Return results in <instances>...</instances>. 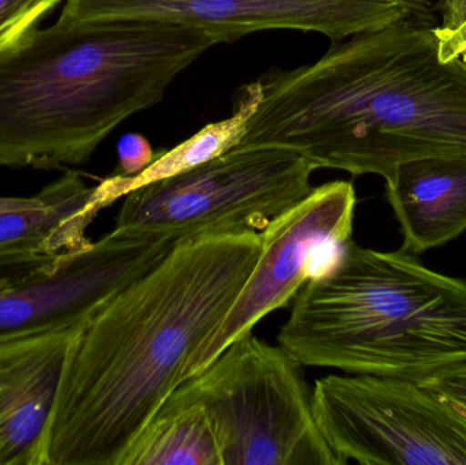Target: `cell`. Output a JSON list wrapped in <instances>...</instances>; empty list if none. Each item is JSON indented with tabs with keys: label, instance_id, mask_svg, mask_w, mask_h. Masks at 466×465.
Segmentation results:
<instances>
[{
	"label": "cell",
	"instance_id": "1",
	"mask_svg": "<svg viewBox=\"0 0 466 465\" xmlns=\"http://www.w3.org/2000/svg\"><path fill=\"white\" fill-rule=\"evenodd\" d=\"M262 232L180 240L76 329L46 465H122L251 275Z\"/></svg>",
	"mask_w": 466,
	"mask_h": 465
},
{
	"label": "cell",
	"instance_id": "2",
	"mask_svg": "<svg viewBox=\"0 0 466 465\" xmlns=\"http://www.w3.org/2000/svg\"><path fill=\"white\" fill-rule=\"evenodd\" d=\"M258 82L238 147H290L317 169L385 180L410 161L466 157V60L441 62L432 22L331 41L317 62Z\"/></svg>",
	"mask_w": 466,
	"mask_h": 465
},
{
	"label": "cell",
	"instance_id": "3",
	"mask_svg": "<svg viewBox=\"0 0 466 465\" xmlns=\"http://www.w3.org/2000/svg\"><path fill=\"white\" fill-rule=\"evenodd\" d=\"M218 43L208 30L153 21L29 30L0 52V166L86 163Z\"/></svg>",
	"mask_w": 466,
	"mask_h": 465
},
{
	"label": "cell",
	"instance_id": "4",
	"mask_svg": "<svg viewBox=\"0 0 466 465\" xmlns=\"http://www.w3.org/2000/svg\"><path fill=\"white\" fill-rule=\"evenodd\" d=\"M279 330L301 366L423 382L466 363V280L410 251L345 243Z\"/></svg>",
	"mask_w": 466,
	"mask_h": 465
},
{
	"label": "cell",
	"instance_id": "5",
	"mask_svg": "<svg viewBox=\"0 0 466 465\" xmlns=\"http://www.w3.org/2000/svg\"><path fill=\"white\" fill-rule=\"evenodd\" d=\"M166 401L205 412L223 465H345L318 426L300 363L252 332Z\"/></svg>",
	"mask_w": 466,
	"mask_h": 465
},
{
	"label": "cell",
	"instance_id": "6",
	"mask_svg": "<svg viewBox=\"0 0 466 465\" xmlns=\"http://www.w3.org/2000/svg\"><path fill=\"white\" fill-rule=\"evenodd\" d=\"M314 164L285 147H236L191 171L125 197L116 226L177 239L262 232L314 190Z\"/></svg>",
	"mask_w": 466,
	"mask_h": 465
},
{
	"label": "cell",
	"instance_id": "7",
	"mask_svg": "<svg viewBox=\"0 0 466 465\" xmlns=\"http://www.w3.org/2000/svg\"><path fill=\"white\" fill-rule=\"evenodd\" d=\"M180 240L115 227L76 250L0 257V343L82 327Z\"/></svg>",
	"mask_w": 466,
	"mask_h": 465
},
{
	"label": "cell",
	"instance_id": "8",
	"mask_svg": "<svg viewBox=\"0 0 466 465\" xmlns=\"http://www.w3.org/2000/svg\"><path fill=\"white\" fill-rule=\"evenodd\" d=\"M311 399L345 464L466 465V415L419 382L330 374L315 381Z\"/></svg>",
	"mask_w": 466,
	"mask_h": 465
},
{
	"label": "cell",
	"instance_id": "9",
	"mask_svg": "<svg viewBox=\"0 0 466 465\" xmlns=\"http://www.w3.org/2000/svg\"><path fill=\"white\" fill-rule=\"evenodd\" d=\"M356 201L352 183L329 182L262 231V251L251 275L226 318L188 358L182 382L252 332L260 319L285 308L311 278L319 254L336 253L352 239Z\"/></svg>",
	"mask_w": 466,
	"mask_h": 465
},
{
	"label": "cell",
	"instance_id": "10",
	"mask_svg": "<svg viewBox=\"0 0 466 465\" xmlns=\"http://www.w3.org/2000/svg\"><path fill=\"white\" fill-rule=\"evenodd\" d=\"M412 10L389 0H66V24L153 21L208 30L232 43L260 30H300L339 41L383 29ZM420 21V19H418Z\"/></svg>",
	"mask_w": 466,
	"mask_h": 465
},
{
	"label": "cell",
	"instance_id": "11",
	"mask_svg": "<svg viewBox=\"0 0 466 465\" xmlns=\"http://www.w3.org/2000/svg\"><path fill=\"white\" fill-rule=\"evenodd\" d=\"M76 329L0 343V465H46V434Z\"/></svg>",
	"mask_w": 466,
	"mask_h": 465
},
{
	"label": "cell",
	"instance_id": "12",
	"mask_svg": "<svg viewBox=\"0 0 466 465\" xmlns=\"http://www.w3.org/2000/svg\"><path fill=\"white\" fill-rule=\"evenodd\" d=\"M111 205L101 182L90 187L76 172L29 198L0 197V257L85 248L86 229Z\"/></svg>",
	"mask_w": 466,
	"mask_h": 465
},
{
	"label": "cell",
	"instance_id": "13",
	"mask_svg": "<svg viewBox=\"0 0 466 465\" xmlns=\"http://www.w3.org/2000/svg\"><path fill=\"white\" fill-rule=\"evenodd\" d=\"M385 182L402 250L418 256L466 231V157L410 161Z\"/></svg>",
	"mask_w": 466,
	"mask_h": 465
},
{
	"label": "cell",
	"instance_id": "14",
	"mask_svg": "<svg viewBox=\"0 0 466 465\" xmlns=\"http://www.w3.org/2000/svg\"><path fill=\"white\" fill-rule=\"evenodd\" d=\"M260 96L259 82L244 85L236 95L231 116L220 122L209 123L174 149L157 153L153 163L138 175L122 177L114 174L106 177L103 182L108 188L112 201L116 202L150 183L185 174L235 149L243 139L249 120L259 106Z\"/></svg>",
	"mask_w": 466,
	"mask_h": 465
},
{
	"label": "cell",
	"instance_id": "15",
	"mask_svg": "<svg viewBox=\"0 0 466 465\" xmlns=\"http://www.w3.org/2000/svg\"><path fill=\"white\" fill-rule=\"evenodd\" d=\"M122 465H223L205 412L166 401L144 429Z\"/></svg>",
	"mask_w": 466,
	"mask_h": 465
},
{
	"label": "cell",
	"instance_id": "16",
	"mask_svg": "<svg viewBox=\"0 0 466 465\" xmlns=\"http://www.w3.org/2000/svg\"><path fill=\"white\" fill-rule=\"evenodd\" d=\"M62 0H0V52L37 27Z\"/></svg>",
	"mask_w": 466,
	"mask_h": 465
},
{
	"label": "cell",
	"instance_id": "17",
	"mask_svg": "<svg viewBox=\"0 0 466 465\" xmlns=\"http://www.w3.org/2000/svg\"><path fill=\"white\" fill-rule=\"evenodd\" d=\"M116 150L119 160L116 175L122 177L138 175L156 158L152 145L141 134L128 133L120 136Z\"/></svg>",
	"mask_w": 466,
	"mask_h": 465
},
{
	"label": "cell",
	"instance_id": "18",
	"mask_svg": "<svg viewBox=\"0 0 466 465\" xmlns=\"http://www.w3.org/2000/svg\"><path fill=\"white\" fill-rule=\"evenodd\" d=\"M419 384L466 415V363L441 371Z\"/></svg>",
	"mask_w": 466,
	"mask_h": 465
},
{
	"label": "cell",
	"instance_id": "19",
	"mask_svg": "<svg viewBox=\"0 0 466 465\" xmlns=\"http://www.w3.org/2000/svg\"><path fill=\"white\" fill-rule=\"evenodd\" d=\"M389 2L399 3L405 7L412 10L416 18L424 22H434L432 18V2L431 0H389Z\"/></svg>",
	"mask_w": 466,
	"mask_h": 465
}]
</instances>
